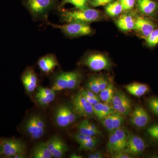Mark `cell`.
Instances as JSON below:
<instances>
[{
  "label": "cell",
  "mask_w": 158,
  "mask_h": 158,
  "mask_svg": "<svg viewBox=\"0 0 158 158\" xmlns=\"http://www.w3.org/2000/svg\"><path fill=\"white\" fill-rule=\"evenodd\" d=\"M26 156V153H19L13 157V158H24Z\"/></svg>",
  "instance_id": "obj_43"
},
{
  "label": "cell",
  "mask_w": 158,
  "mask_h": 158,
  "mask_svg": "<svg viewBox=\"0 0 158 158\" xmlns=\"http://www.w3.org/2000/svg\"><path fill=\"white\" fill-rule=\"evenodd\" d=\"M82 62L84 65L94 71L106 70L111 66L107 57L102 54H88L84 58Z\"/></svg>",
  "instance_id": "obj_8"
},
{
  "label": "cell",
  "mask_w": 158,
  "mask_h": 158,
  "mask_svg": "<svg viewBox=\"0 0 158 158\" xmlns=\"http://www.w3.org/2000/svg\"><path fill=\"white\" fill-rule=\"evenodd\" d=\"M25 131L28 135L34 140H37L43 136L45 130L37 125L35 121V116L32 115L27 119L25 123Z\"/></svg>",
  "instance_id": "obj_15"
},
{
  "label": "cell",
  "mask_w": 158,
  "mask_h": 158,
  "mask_svg": "<svg viewBox=\"0 0 158 158\" xmlns=\"http://www.w3.org/2000/svg\"><path fill=\"white\" fill-rule=\"evenodd\" d=\"M145 148L146 145L142 138L134 134L128 135L127 145L124 151L134 156L142 154Z\"/></svg>",
  "instance_id": "obj_10"
},
{
  "label": "cell",
  "mask_w": 158,
  "mask_h": 158,
  "mask_svg": "<svg viewBox=\"0 0 158 158\" xmlns=\"http://www.w3.org/2000/svg\"><path fill=\"white\" fill-rule=\"evenodd\" d=\"M123 8V11H128L131 10L135 4V0H119Z\"/></svg>",
  "instance_id": "obj_35"
},
{
  "label": "cell",
  "mask_w": 158,
  "mask_h": 158,
  "mask_svg": "<svg viewBox=\"0 0 158 158\" xmlns=\"http://www.w3.org/2000/svg\"><path fill=\"white\" fill-rule=\"evenodd\" d=\"M94 137H90V136L86 135H83V134L79 133L75 135L74 139L77 142L80 144L85 141L92 139Z\"/></svg>",
  "instance_id": "obj_36"
},
{
  "label": "cell",
  "mask_w": 158,
  "mask_h": 158,
  "mask_svg": "<svg viewBox=\"0 0 158 158\" xmlns=\"http://www.w3.org/2000/svg\"><path fill=\"white\" fill-rule=\"evenodd\" d=\"M98 142V140L94 137L92 139L79 144V150L83 151L92 150L96 147Z\"/></svg>",
  "instance_id": "obj_31"
},
{
  "label": "cell",
  "mask_w": 158,
  "mask_h": 158,
  "mask_svg": "<svg viewBox=\"0 0 158 158\" xmlns=\"http://www.w3.org/2000/svg\"><path fill=\"white\" fill-rule=\"evenodd\" d=\"M21 79L27 93H32L37 88L38 77L32 67H28L26 69L22 74Z\"/></svg>",
  "instance_id": "obj_13"
},
{
  "label": "cell",
  "mask_w": 158,
  "mask_h": 158,
  "mask_svg": "<svg viewBox=\"0 0 158 158\" xmlns=\"http://www.w3.org/2000/svg\"><path fill=\"white\" fill-rule=\"evenodd\" d=\"M90 1V0H61L59 9H62L67 4L73 5L76 9H85L88 8Z\"/></svg>",
  "instance_id": "obj_27"
},
{
  "label": "cell",
  "mask_w": 158,
  "mask_h": 158,
  "mask_svg": "<svg viewBox=\"0 0 158 158\" xmlns=\"http://www.w3.org/2000/svg\"><path fill=\"white\" fill-rule=\"evenodd\" d=\"M83 121H84L85 124L87 125L88 127L90 128V129H91V130H93V131H99L98 128L97 127L95 124H93V123H91L90 122L88 119H84V120H83Z\"/></svg>",
  "instance_id": "obj_41"
},
{
  "label": "cell",
  "mask_w": 158,
  "mask_h": 158,
  "mask_svg": "<svg viewBox=\"0 0 158 158\" xmlns=\"http://www.w3.org/2000/svg\"><path fill=\"white\" fill-rule=\"evenodd\" d=\"M33 158H52V155L45 142H41L34 146L31 153Z\"/></svg>",
  "instance_id": "obj_23"
},
{
  "label": "cell",
  "mask_w": 158,
  "mask_h": 158,
  "mask_svg": "<svg viewBox=\"0 0 158 158\" xmlns=\"http://www.w3.org/2000/svg\"><path fill=\"white\" fill-rule=\"evenodd\" d=\"M69 157L71 158H81V156L78 155L76 153H73Z\"/></svg>",
  "instance_id": "obj_44"
},
{
  "label": "cell",
  "mask_w": 158,
  "mask_h": 158,
  "mask_svg": "<svg viewBox=\"0 0 158 158\" xmlns=\"http://www.w3.org/2000/svg\"><path fill=\"white\" fill-rule=\"evenodd\" d=\"M124 116L119 113L115 112L107 117L106 124L110 132L122 127L124 122Z\"/></svg>",
  "instance_id": "obj_17"
},
{
  "label": "cell",
  "mask_w": 158,
  "mask_h": 158,
  "mask_svg": "<svg viewBox=\"0 0 158 158\" xmlns=\"http://www.w3.org/2000/svg\"><path fill=\"white\" fill-rule=\"evenodd\" d=\"M66 111H67V116L70 124H72L75 122L76 119V114L74 112L72 108L67 106H66Z\"/></svg>",
  "instance_id": "obj_38"
},
{
  "label": "cell",
  "mask_w": 158,
  "mask_h": 158,
  "mask_svg": "<svg viewBox=\"0 0 158 158\" xmlns=\"http://www.w3.org/2000/svg\"><path fill=\"white\" fill-rule=\"evenodd\" d=\"M67 83V89H75L78 87L81 82L82 74L81 71L75 70L65 72Z\"/></svg>",
  "instance_id": "obj_22"
},
{
  "label": "cell",
  "mask_w": 158,
  "mask_h": 158,
  "mask_svg": "<svg viewBox=\"0 0 158 158\" xmlns=\"http://www.w3.org/2000/svg\"><path fill=\"white\" fill-rule=\"evenodd\" d=\"M48 25L55 28L59 29L62 34L69 37H77L89 35L92 33V30L88 23L73 21L63 25H57L46 22Z\"/></svg>",
  "instance_id": "obj_3"
},
{
  "label": "cell",
  "mask_w": 158,
  "mask_h": 158,
  "mask_svg": "<svg viewBox=\"0 0 158 158\" xmlns=\"http://www.w3.org/2000/svg\"><path fill=\"white\" fill-rule=\"evenodd\" d=\"M93 109L94 116L99 120L108 115L116 112L112 106L100 102L94 105Z\"/></svg>",
  "instance_id": "obj_21"
},
{
  "label": "cell",
  "mask_w": 158,
  "mask_h": 158,
  "mask_svg": "<svg viewBox=\"0 0 158 158\" xmlns=\"http://www.w3.org/2000/svg\"><path fill=\"white\" fill-rule=\"evenodd\" d=\"M2 156V145L1 147L0 148V156Z\"/></svg>",
  "instance_id": "obj_45"
},
{
  "label": "cell",
  "mask_w": 158,
  "mask_h": 158,
  "mask_svg": "<svg viewBox=\"0 0 158 158\" xmlns=\"http://www.w3.org/2000/svg\"><path fill=\"white\" fill-rule=\"evenodd\" d=\"M111 155V157L113 158H133L132 156L130 155L124 151L117 152L113 153Z\"/></svg>",
  "instance_id": "obj_40"
},
{
  "label": "cell",
  "mask_w": 158,
  "mask_h": 158,
  "mask_svg": "<svg viewBox=\"0 0 158 158\" xmlns=\"http://www.w3.org/2000/svg\"><path fill=\"white\" fill-rule=\"evenodd\" d=\"M45 143L54 158L63 157L69 150L65 141L59 136H53Z\"/></svg>",
  "instance_id": "obj_9"
},
{
  "label": "cell",
  "mask_w": 158,
  "mask_h": 158,
  "mask_svg": "<svg viewBox=\"0 0 158 158\" xmlns=\"http://www.w3.org/2000/svg\"><path fill=\"white\" fill-rule=\"evenodd\" d=\"M58 11L60 20L63 23L79 21L89 23L98 20L100 17L99 11L89 7L84 9L74 10H66L62 8Z\"/></svg>",
  "instance_id": "obj_2"
},
{
  "label": "cell",
  "mask_w": 158,
  "mask_h": 158,
  "mask_svg": "<svg viewBox=\"0 0 158 158\" xmlns=\"http://www.w3.org/2000/svg\"><path fill=\"white\" fill-rule=\"evenodd\" d=\"M147 133L150 139L158 141V123L151 126L147 129Z\"/></svg>",
  "instance_id": "obj_33"
},
{
  "label": "cell",
  "mask_w": 158,
  "mask_h": 158,
  "mask_svg": "<svg viewBox=\"0 0 158 158\" xmlns=\"http://www.w3.org/2000/svg\"><path fill=\"white\" fill-rule=\"evenodd\" d=\"M2 155L6 158H13L19 153H26V145L23 142L15 138L1 139Z\"/></svg>",
  "instance_id": "obj_5"
},
{
  "label": "cell",
  "mask_w": 158,
  "mask_h": 158,
  "mask_svg": "<svg viewBox=\"0 0 158 158\" xmlns=\"http://www.w3.org/2000/svg\"><path fill=\"white\" fill-rule=\"evenodd\" d=\"M1 147V139H0V148Z\"/></svg>",
  "instance_id": "obj_46"
},
{
  "label": "cell",
  "mask_w": 158,
  "mask_h": 158,
  "mask_svg": "<svg viewBox=\"0 0 158 158\" xmlns=\"http://www.w3.org/2000/svg\"><path fill=\"white\" fill-rule=\"evenodd\" d=\"M56 98V92L48 94L36 93L35 99L39 104L42 106H47L52 102Z\"/></svg>",
  "instance_id": "obj_28"
},
{
  "label": "cell",
  "mask_w": 158,
  "mask_h": 158,
  "mask_svg": "<svg viewBox=\"0 0 158 158\" xmlns=\"http://www.w3.org/2000/svg\"><path fill=\"white\" fill-rule=\"evenodd\" d=\"M147 104L150 110L155 115L158 116V97H152L147 100Z\"/></svg>",
  "instance_id": "obj_34"
},
{
  "label": "cell",
  "mask_w": 158,
  "mask_h": 158,
  "mask_svg": "<svg viewBox=\"0 0 158 158\" xmlns=\"http://www.w3.org/2000/svg\"><path fill=\"white\" fill-rule=\"evenodd\" d=\"M38 67L41 72L45 74L52 73L59 63L56 55L48 54L40 58L37 62Z\"/></svg>",
  "instance_id": "obj_14"
},
{
  "label": "cell",
  "mask_w": 158,
  "mask_h": 158,
  "mask_svg": "<svg viewBox=\"0 0 158 158\" xmlns=\"http://www.w3.org/2000/svg\"><path fill=\"white\" fill-rule=\"evenodd\" d=\"M117 27L123 31H128L134 30L135 18L128 14L123 15L116 20Z\"/></svg>",
  "instance_id": "obj_19"
},
{
  "label": "cell",
  "mask_w": 158,
  "mask_h": 158,
  "mask_svg": "<svg viewBox=\"0 0 158 158\" xmlns=\"http://www.w3.org/2000/svg\"><path fill=\"white\" fill-rule=\"evenodd\" d=\"M72 103L73 110L78 116L86 118L94 116L93 105L86 100L81 92H78L73 97Z\"/></svg>",
  "instance_id": "obj_7"
},
{
  "label": "cell",
  "mask_w": 158,
  "mask_h": 158,
  "mask_svg": "<svg viewBox=\"0 0 158 158\" xmlns=\"http://www.w3.org/2000/svg\"><path fill=\"white\" fill-rule=\"evenodd\" d=\"M88 158H103L104 156L102 152H95L93 153H91L88 155Z\"/></svg>",
  "instance_id": "obj_42"
},
{
  "label": "cell",
  "mask_w": 158,
  "mask_h": 158,
  "mask_svg": "<svg viewBox=\"0 0 158 158\" xmlns=\"http://www.w3.org/2000/svg\"><path fill=\"white\" fill-rule=\"evenodd\" d=\"M114 0H90L89 5L96 7L98 6H106L112 2Z\"/></svg>",
  "instance_id": "obj_37"
},
{
  "label": "cell",
  "mask_w": 158,
  "mask_h": 158,
  "mask_svg": "<svg viewBox=\"0 0 158 158\" xmlns=\"http://www.w3.org/2000/svg\"><path fill=\"white\" fill-rule=\"evenodd\" d=\"M78 128L79 133L90 137H95L100 134V131H94L91 130L83 121L79 124Z\"/></svg>",
  "instance_id": "obj_29"
},
{
  "label": "cell",
  "mask_w": 158,
  "mask_h": 158,
  "mask_svg": "<svg viewBox=\"0 0 158 158\" xmlns=\"http://www.w3.org/2000/svg\"><path fill=\"white\" fill-rule=\"evenodd\" d=\"M111 103L115 112L119 113L123 116H129L131 112V100L121 90H115Z\"/></svg>",
  "instance_id": "obj_6"
},
{
  "label": "cell",
  "mask_w": 158,
  "mask_h": 158,
  "mask_svg": "<svg viewBox=\"0 0 158 158\" xmlns=\"http://www.w3.org/2000/svg\"><path fill=\"white\" fill-rule=\"evenodd\" d=\"M23 5L34 21H48L49 13L59 9V0H23Z\"/></svg>",
  "instance_id": "obj_1"
},
{
  "label": "cell",
  "mask_w": 158,
  "mask_h": 158,
  "mask_svg": "<svg viewBox=\"0 0 158 158\" xmlns=\"http://www.w3.org/2000/svg\"><path fill=\"white\" fill-rule=\"evenodd\" d=\"M128 137V135L122 127L110 133L107 144L108 152L112 154L117 152L124 151L127 145Z\"/></svg>",
  "instance_id": "obj_4"
},
{
  "label": "cell",
  "mask_w": 158,
  "mask_h": 158,
  "mask_svg": "<svg viewBox=\"0 0 158 158\" xmlns=\"http://www.w3.org/2000/svg\"><path fill=\"white\" fill-rule=\"evenodd\" d=\"M98 82L100 91L107 88L110 84L107 79L102 76H98Z\"/></svg>",
  "instance_id": "obj_39"
},
{
  "label": "cell",
  "mask_w": 158,
  "mask_h": 158,
  "mask_svg": "<svg viewBox=\"0 0 158 158\" xmlns=\"http://www.w3.org/2000/svg\"><path fill=\"white\" fill-rule=\"evenodd\" d=\"M86 87L87 89L91 90L96 94H98L100 92L99 87L98 76L91 77L88 80Z\"/></svg>",
  "instance_id": "obj_30"
},
{
  "label": "cell",
  "mask_w": 158,
  "mask_h": 158,
  "mask_svg": "<svg viewBox=\"0 0 158 158\" xmlns=\"http://www.w3.org/2000/svg\"><path fill=\"white\" fill-rule=\"evenodd\" d=\"M52 89L56 92L67 89L65 72H59L54 76Z\"/></svg>",
  "instance_id": "obj_24"
},
{
  "label": "cell",
  "mask_w": 158,
  "mask_h": 158,
  "mask_svg": "<svg viewBox=\"0 0 158 158\" xmlns=\"http://www.w3.org/2000/svg\"><path fill=\"white\" fill-rule=\"evenodd\" d=\"M66 105H61L57 108L55 113V119L59 127H67L70 124L67 116Z\"/></svg>",
  "instance_id": "obj_18"
},
{
  "label": "cell",
  "mask_w": 158,
  "mask_h": 158,
  "mask_svg": "<svg viewBox=\"0 0 158 158\" xmlns=\"http://www.w3.org/2000/svg\"><path fill=\"white\" fill-rule=\"evenodd\" d=\"M137 7L142 14L152 15L158 9V3L154 0H138Z\"/></svg>",
  "instance_id": "obj_16"
},
{
  "label": "cell",
  "mask_w": 158,
  "mask_h": 158,
  "mask_svg": "<svg viewBox=\"0 0 158 158\" xmlns=\"http://www.w3.org/2000/svg\"><path fill=\"white\" fill-rule=\"evenodd\" d=\"M130 115L131 123L137 127L139 128L144 127L149 123L150 119L149 114L141 106H137L135 107Z\"/></svg>",
  "instance_id": "obj_11"
},
{
  "label": "cell",
  "mask_w": 158,
  "mask_h": 158,
  "mask_svg": "<svg viewBox=\"0 0 158 158\" xmlns=\"http://www.w3.org/2000/svg\"><path fill=\"white\" fill-rule=\"evenodd\" d=\"M156 27L155 23L147 17L142 15H137L135 18L134 30L144 38L147 37Z\"/></svg>",
  "instance_id": "obj_12"
},
{
  "label": "cell",
  "mask_w": 158,
  "mask_h": 158,
  "mask_svg": "<svg viewBox=\"0 0 158 158\" xmlns=\"http://www.w3.org/2000/svg\"><path fill=\"white\" fill-rule=\"evenodd\" d=\"M124 88L130 94L138 98L143 96L149 90L147 85L139 83H131L125 86Z\"/></svg>",
  "instance_id": "obj_20"
},
{
  "label": "cell",
  "mask_w": 158,
  "mask_h": 158,
  "mask_svg": "<svg viewBox=\"0 0 158 158\" xmlns=\"http://www.w3.org/2000/svg\"><path fill=\"white\" fill-rule=\"evenodd\" d=\"M105 10L107 14L111 17L117 16L123 11L119 1L113 2L107 5Z\"/></svg>",
  "instance_id": "obj_26"
},
{
  "label": "cell",
  "mask_w": 158,
  "mask_h": 158,
  "mask_svg": "<svg viewBox=\"0 0 158 158\" xmlns=\"http://www.w3.org/2000/svg\"><path fill=\"white\" fill-rule=\"evenodd\" d=\"M115 89L113 83H110L107 88L101 90L99 93L100 99L104 103H111L115 93Z\"/></svg>",
  "instance_id": "obj_25"
},
{
  "label": "cell",
  "mask_w": 158,
  "mask_h": 158,
  "mask_svg": "<svg viewBox=\"0 0 158 158\" xmlns=\"http://www.w3.org/2000/svg\"><path fill=\"white\" fill-rule=\"evenodd\" d=\"M147 45L153 47L158 44V29H155L147 37L144 38Z\"/></svg>",
  "instance_id": "obj_32"
}]
</instances>
